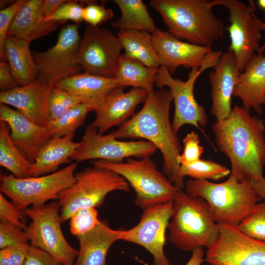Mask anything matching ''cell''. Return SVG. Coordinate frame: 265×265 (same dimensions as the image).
Segmentation results:
<instances>
[{"mask_svg":"<svg viewBox=\"0 0 265 265\" xmlns=\"http://www.w3.org/2000/svg\"><path fill=\"white\" fill-rule=\"evenodd\" d=\"M204 255L203 247L194 249L192 251L190 258L185 265H201L205 261Z\"/></svg>","mask_w":265,"mask_h":265,"instance_id":"7dc6e473","label":"cell"},{"mask_svg":"<svg viewBox=\"0 0 265 265\" xmlns=\"http://www.w3.org/2000/svg\"><path fill=\"white\" fill-rule=\"evenodd\" d=\"M84 101L83 98L53 85L48 102L49 122L57 120L72 107Z\"/></svg>","mask_w":265,"mask_h":265,"instance_id":"836d02e7","label":"cell"},{"mask_svg":"<svg viewBox=\"0 0 265 265\" xmlns=\"http://www.w3.org/2000/svg\"><path fill=\"white\" fill-rule=\"evenodd\" d=\"M172 101L170 89L148 93L142 108L112 132L117 139L142 138L154 144L163 157V173L175 186L183 189L186 184L178 161L182 147L169 119Z\"/></svg>","mask_w":265,"mask_h":265,"instance_id":"7a4b0ae2","label":"cell"},{"mask_svg":"<svg viewBox=\"0 0 265 265\" xmlns=\"http://www.w3.org/2000/svg\"><path fill=\"white\" fill-rule=\"evenodd\" d=\"M0 120L8 125L13 142L31 163L40 148L52 138L47 128L35 124L20 111L1 103Z\"/></svg>","mask_w":265,"mask_h":265,"instance_id":"44dd1931","label":"cell"},{"mask_svg":"<svg viewBox=\"0 0 265 265\" xmlns=\"http://www.w3.org/2000/svg\"><path fill=\"white\" fill-rule=\"evenodd\" d=\"M85 2L87 5L83 8L82 16L83 20L88 25L98 26L113 18L114 14L112 9H107L93 1H85Z\"/></svg>","mask_w":265,"mask_h":265,"instance_id":"60d3db41","label":"cell"},{"mask_svg":"<svg viewBox=\"0 0 265 265\" xmlns=\"http://www.w3.org/2000/svg\"><path fill=\"white\" fill-rule=\"evenodd\" d=\"M0 164L18 178L29 177L32 163L13 142L8 125L0 120Z\"/></svg>","mask_w":265,"mask_h":265,"instance_id":"4dcf8cb0","label":"cell"},{"mask_svg":"<svg viewBox=\"0 0 265 265\" xmlns=\"http://www.w3.org/2000/svg\"><path fill=\"white\" fill-rule=\"evenodd\" d=\"M208 66L191 69L186 81L174 79L167 69L161 66L158 70L155 85L159 89L166 86L171 91L175 106L174 115L171 124L173 132L177 134L181 128L186 124L193 125L205 134L200 126H205L208 117L204 107L196 101L193 93L195 82Z\"/></svg>","mask_w":265,"mask_h":265,"instance_id":"9a60e30c","label":"cell"},{"mask_svg":"<svg viewBox=\"0 0 265 265\" xmlns=\"http://www.w3.org/2000/svg\"><path fill=\"white\" fill-rule=\"evenodd\" d=\"M233 96L240 99L242 106L258 114L263 113L265 105V55L256 53L245 70L240 73Z\"/></svg>","mask_w":265,"mask_h":265,"instance_id":"603a6c76","label":"cell"},{"mask_svg":"<svg viewBox=\"0 0 265 265\" xmlns=\"http://www.w3.org/2000/svg\"><path fill=\"white\" fill-rule=\"evenodd\" d=\"M169 240L185 251L208 248L215 241L218 224L208 203L202 198L187 194L179 188L173 202Z\"/></svg>","mask_w":265,"mask_h":265,"instance_id":"5b68a950","label":"cell"},{"mask_svg":"<svg viewBox=\"0 0 265 265\" xmlns=\"http://www.w3.org/2000/svg\"><path fill=\"white\" fill-rule=\"evenodd\" d=\"M80 39L79 25L69 24L61 28L53 46L44 52L31 51L38 69L37 79L53 85L81 73L82 69L78 61Z\"/></svg>","mask_w":265,"mask_h":265,"instance_id":"30bf717a","label":"cell"},{"mask_svg":"<svg viewBox=\"0 0 265 265\" xmlns=\"http://www.w3.org/2000/svg\"><path fill=\"white\" fill-rule=\"evenodd\" d=\"M0 220L17 227L25 231L27 225V216L24 211L18 208L0 193Z\"/></svg>","mask_w":265,"mask_h":265,"instance_id":"8d00e7d4","label":"cell"},{"mask_svg":"<svg viewBox=\"0 0 265 265\" xmlns=\"http://www.w3.org/2000/svg\"><path fill=\"white\" fill-rule=\"evenodd\" d=\"M205 260L211 265H265V241L246 235L238 225L218 224Z\"/></svg>","mask_w":265,"mask_h":265,"instance_id":"7c38bea8","label":"cell"},{"mask_svg":"<svg viewBox=\"0 0 265 265\" xmlns=\"http://www.w3.org/2000/svg\"><path fill=\"white\" fill-rule=\"evenodd\" d=\"M53 85L86 101H102L112 90L121 86L113 78H107L85 72L61 80Z\"/></svg>","mask_w":265,"mask_h":265,"instance_id":"4316f807","label":"cell"},{"mask_svg":"<svg viewBox=\"0 0 265 265\" xmlns=\"http://www.w3.org/2000/svg\"><path fill=\"white\" fill-rule=\"evenodd\" d=\"M250 111L236 105L212 129L218 149L230 161V174L239 180L258 181L264 178L265 121Z\"/></svg>","mask_w":265,"mask_h":265,"instance_id":"6da1fadb","label":"cell"},{"mask_svg":"<svg viewBox=\"0 0 265 265\" xmlns=\"http://www.w3.org/2000/svg\"><path fill=\"white\" fill-rule=\"evenodd\" d=\"M29 45L26 40L8 34L5 42L6 60L19 86L27 85L37 78L38 69Z\"/></svg>","mask_w":265,"mask_h":265,"instance_id":"484cf974","label":"cell"},{"mask_svg":"<svg viewBox=\"0 0 265 265\" xmlns=\"http://www.w3.org/2000/svg\"><path fill=\"white\" fill-rule=\"evenodd\" d=\"M70 231L75 236L86 234L98 224V212L95 208H81L75 212L70 217Z\"/></svg>","mask_w":265,"mask_h":265,"instance_id":"d590c367","label":"cell"},{"mask_svg":"<svg viewBox=\"0 0 265 265\" xmlns=\"http://www.w3.org/2000/svg\"><path fill=\"white\" fill-rule=\"evenodd\" d=\"M84 7L83 5L78 3L77 1L66 0L48 20L58 23L71 20L79 25L84 21L82 16Z\"/></svg>","mask_w":265,"mask_h":265,"instance_id":"f35d334b","label":"cell"},{"mask_svg":"<svg viewBox=\"0 0 265 265\" xmlns=\"http://www.w3.org/2000/svg\"><path fill=\"white\" fill-rule=\"evenodd\" d=\"M240 72L233 53L229 49L223 53L209 74L211 86L212 107L210 113L221 121L232 110V97L238 82Z\"/></svg>","mask_w":265,"mask_h":265,"instance_id":"d6986e66","label":"cell"},{"mask_svg":"<svg viewBox=\"0 0 265 265\" xmlns=\"http://www.w3.org/2000/svg\"><path fill=\"white\" fill-rule=\"evenodd\" d=\"M249 5L237 0H213L214 5L229 10L230 25L225 27L229 34L230 45L240 72H243L260 48L262 38L253 0Z\"/></svg>","mask_w":265,"mask_h":265,"instance_id":"8fae6325","label":"cell"},{"mask_svg":"<svg viewBox=\"0 0 265 265\" xmlns=\"http://www.w3.org/2000/svg\"><path fill=\"white\" fill-rule=\"evenodd\" d=\"M173 202L159 204L144 210L139 223L125 230L122 240L138 244L149 251L154 265H170L165 255V231L171 219Z\"/></svg>","mask_w":265,"mask_h":265,"instance_id":"e0dca14e","label":"cell"},{"mask_svg":"<svg viewBox=\"0 0 265 265\" xmlns=\"http://www.w3.org/2000/svg\"><path fill=\"white\" fill-rule=\"evenodd\" d=\"M226 166L212 160L200 159L188 164L180 165V174L185 178L189 176L195 180H221L230 174Z\"/></svg>","mask_w":265,"mask_h":265,"instance_id":"d6a6232c","label":"cell"},{"mask_svg":"<svg viewBox=\"0 0 265 265\" xmlns=\"http://www.w3.org/2000/svg\"><path fill=\"white\" fill-rule=\"evenodd\" d=\"M93 166L113 171L122 176L135 193V204L142 210L173 201L179 189L160 172L150 157L138 159L132 158L114 162L93 160Z\"/></svg>","mask_w":265,"mask_h":265,"instance_id":"8992f818","label":"cell"},{"mask_svg":"<svg viewBox=\"0 0 265 265\" xmlns=\"http://www.w3.org/2000/svg\"><path fill=\"white\" fill-rule=\"evenodd\" d=\"M153 43L161 66L173 75L181 66L186 69L208 66L213 68L220 58L221 51L182 40L168 31L157 28L152 33Z\"/></svg>","mask_w":265,"mask_h":265,"instance_id":"2e32d148","label":"cell"},{"mask_svg":"<svg viewBox=\"0 0 265 265\" xmlns=\"http://www.w3.org/2000/svg\"><path fill=\"white\" fill-rule=\"evenodd\" d=\"M121 16L111 23L119 30L146 31L152 33L157 28L146 4L141 0H114Z\"/></svg>","mask_w":265,"mask_h":265,"instance_id":"f546056e","label":"cell"},{"mask_svg":"<svg viewBox=\"0 0 265 265\" xmlns=\"http://www.w3.org/2000/svg\"><path fill=\"white\" fill-rule=\"evenodd\" d=\"M25 231L10 224L0 222V248L27 243Z\"/></svg>","mask_w":265,"mask_h":265,"instance_id":"b9f144b4","label":"cell"},{"mask_svg":"<svg viewBox=\"0 0 265 265\" xmlns=\"http://www.w3.org/2000/svg\"><path fill=\"white\" fill-rule=\"evenodd\" d=\"M257 22H258V25H259V26L261 31L265 30V22H263L261 21L258 18L257 19ZM265 51V44L262 47H260V48L257 51L256 53H264Z\"/></svg>","mask_w":265,"mask_h":265,"instance_id":"681fc988","label":"cell"},{"mask_svg":"<svg viewBox=\"0 0 265 265\" xmlns=\"http://www.w3.org/2000/svg\"><path fill=\"white\" fill-rule=\"evenodd\" d=\"M102 101L81 102L72 107L57 120L49 122L47 128L51 137L74 134L76 130L83 125L88 113L94 111Z\"/></svg>","mask_w":265,"mask_h":265,"instance_id":"1f68e13d","label":"cell"},{"mask_svg":"<svg viewBox=\"0 0 265 265\" xmlns=\"http://www.w3.org/2000/svg\"><path fill=\"white\" fill-rule=\"evenodd\" d=\"M74 134L53 137L39 150L32 163L29 177H39L57 171L59 166L71 161L79 142L73 141Z\"/></svg>","mask_w":265,"mask_h":265,"instance_id":"d4e9b609","label":"cell"},{"mask_svg":"<svg viewBox=\"0 0 265 265\" xmlns=\"http://www.w3.org/2000/svg\"><path fill=\"white\" fill-rule=\"evenodd\" d=\"M157 150L154 144L146 140L120 141L115 138L113 132L101 135L96 128L89 125L71 159L76 162L105 159L119 162L125 158L150 157Z\"/></svg>","mask_w":265,"mask_h":265,"instance_id":"5bb4252c","label":"cell"},{"mask_svg":"<svg viewBox=\"0 0 265 265\" xmlns=\"http://www.w3.org/2000/svg\"><path fill=\"white\" fill-rule=\"evenodd\" d=\"M75 183L59 194L57 202L61 223L80 209L99 208L113 191L130 190L129 184L122 176L105 168L88 167L75 173Z\"/></svg>","mask_w":265,"mask_h":265,"instance_id":"52a82bcc","label":"cell"},{"mask_svg":"<svg viewBox=\"0 0 265 265\" xmlns=\"http://www.w3.org/2000/svg\"><path fill=\"white\" fill-rule=\"evenodd\" d=\"M125 232V229H112L106 219H99L92 230L76 237L80 249L74 265H107L109 249L114 242L122 239Z\"/></svg>","mask_w":265,"mask_h":265,"instance_id":"7402d4cb","label":"cell"},{"mask_svg":"<svg viewBox=\"0 0 265 265\" xmlns=\"http://www.w3.org/2000/svg\"><path fill=\"white\" fill-rule=\"evenodd\" d=\"M65 1L64 0H43L42 10L45 18L48 19L52 17Z\"/></svg>","mask_w":265,"mask_h":265,"instance_id":"bcb514c9","label":"cell"},{"mask_svg":"<svg viewBox=\"0 0 265 265\" xmlns=\"http://www.w3.org/2000/svg\"><path fill=\"white\" fill-rule=\"evenodd\" d=\"M30 245L21 243L0 250V265H24Z\"/></svg>","mask_w":265,"mask_h":265,"instance_id":"7bdbcfd3","label":"cell"},{"mask_svg":"<svg viewBox=\"0 0 265 265\" xmlns=\"http://www.w3.org/2000/svg\"><path fill=\"white\" fill-rule=\"evenodd\" d=\"M77 167V162H74L50 174L25 178L2 174L0 192L22 210L29 206L45 204L49 200H58L60 192L75 183Z\"/></svg>","mask_w":265,"mask_h":265,"instance_id":"ba28073f","label":"cell"},{"mask_svg":"<svg viewBox=\"0 0 265 265\" xmlns=\"http://www.w3.org/2000/svg\"><path fill=\"white\" fill-rule=\"evenodd\" d=\"M149 4L161 16L167 31L181 40L212 47L223 36L225 27L213 11V0H151Z\"/></svg>","mask_w":265,"mask_h":265,"instance_id":"3957f363","label":"cell"},{"mask_svg":"<svg viewBox=\"0 0 265 265\" xmlns=\"http://www.w3.org/2000/svg\"><path fill=\"white\" fill-rule=\"evenodd\" d=\"M189 195L203 198L218 224L238 225L263 199L255 191L251 180H239L230 175L221 183L206 180H188L185 184Z\"/></svg>","mask_w":265,"mask_h":265,"instance_id":"277c9868","label":"cell"},{"mask_svg":"<svg viewBox=\"0 0 265 265\" xmlns=\"http://www.w3.org/2000/svg\"><path fill=\"white\" fill-rule=\"evenodd\" d=\"M183 141L184 151L178 158L180 165L190 163L200 159L204 149L200 144L198 134L195 132H191L186 134Z\"/></svg>","mask_w":265,"mask_h":265,"instance_id":"ab89813d","label":"cell"},{"mask_svg":"<svg viewBox=\"0 0 265 265\" xmlns=\"http://www.w3.org/2000/svg\"><path fill=\"white\" fill-rule=\"evenodd\" d=\"M122 47L111 30L87 25L81 38L78 61L84 72L114 78Z\"/></svg>","mask_w":265,"mask_h":265,"instance_id":"4fadbf2b","label":"cell"},{"mask_svg":"<svg viewBox=\"0 0 265 265\" xmlns=\"http://www.w3.org/2000/svg\"><path fill=\"white\" fill-rule=\"evenodd\" d=\"M158 69L147 67L139 61L122 54L114 79L123 86H131L146 90H154Z\"/></svg>","mask_w":265,"mask_h":265,"instance_id":"f1b7e54d","label":"cell"},{"mask_svg":"<svg viewBox=\"0 0 265 265\" xmlns=\"http://www.w3.org/2000/svg\"><path fill=\"white\" fill-rule=\"evenodd\" d=\"M117 36L126 56L136 59L151 68L158 69L161 66L151 33L121 29L117 32Z\"/></svg>","mask_w":265,"mask_h":265,"instance_id":"83f0119b","label":"cell"},{"mask_svg":"<svg viewBox=\"0 0 265 265\" xmlns=\"http://www.w3.org/2000/svg\"><path fill=\"white\" fill-rule=\"evenodd\" d=\"M254 189L257 194L265 201V178L258 181H252Z\"/></svg>","mask_w":265,"mask_h":265,"instance_id":"c3c4849f","label":"cell"},{"mask_svg":"<svg viewBox=\"0 0 265 265\" xmlns=\"http://www.w3.org/2000/svg\"><path fill=\"white\" fill-rule=\"evenodd\" d=\"M53 86L37 79L27 85L0 92V102L16 108L35 124L47 128L48 102Z\"/></svg>","mask_w":265,"mask_h":265,"instance_id":"ffe728a7","label":"cell"},{"mask_svg":"<svg viewBox=\"0 0 265 265\" xmlns=\"http://www.w3.org/2000/svg\"><path fill=\"white\" fill-rule=\"evenodd\" d=\"M24 265H63L44 250L30 245Z\"/></svg>","mask_w":265,"mask_h":265,"instance_id":"ee69618b","label":"cell"},{"mask_svg":"<svg viewBox=\"0 0 265 265\" xmlns=\"http://www.w3.org/2000/svg\"><path fill=\"white\" fill-rule=\"evenodd\" d=\"M24 211L31 220L25 230L30 245L46 251L63 265H74L79 250L64 236L58 202L32 205Z\"/></svg>","mask_w":265,"mask_h":265,"instance_id":"9c48e42d","label":"cell"},{"mask_svg":"<svg viewBox=\"0 0 265 265\" xmlns=\"http://www.w3.org/2000/svg\"><path fill=\"white\" fill-rule=\"evenodd\" d=\"M42 2L26 0L15 16L8 34L30 43L55 31L59 23L45 18Z\"/></svg>","mask_w":265,"mask_h":265,"instance_id":"cb8c5ba5","label":"cell"},{"mask_svg":"<svg viewBox=\"0 0 265 265\" xmlns=\"http://www.w3.org/2000/svg\"><path fill=\"white\" fill-rule=\"evenodd\" d=\"M19 85L14 78L7 61L0 62V92H7Z\"/></svg>","mask_w":265,"mask_h":265,"instance_id":"f6af8a7d","label":"cell"},{"mask_svg":"<svg viewBox=\"0 0 265 265\" xmlns=\"http://www.w3.org/2000/svg\"><path fill=\"white\" fill-rule=\"evenodd\" d=\"M123 86H119L106 96L96 107V117L90 124L103 135L110 128L120 126L130 119L135 113L136 106L144 103L148 92L142 88H132L124 91Z\"/></svg>","mask_w":265,"mask_h":265,"instance_id":"ac0fdd59","label":"cell"},{"mask_svg":"<svg viewBox=\"0 0 265 265\" xmlns=\"http://www.w3.org/2000/svg\"><path fill=\"white\" fill-rule=\"evenodd\" d=\"M257 3L261 9L265 10V0H258Z\"/></svg>","mask_w":265,"mask_h":265,"instance_id":"f907efd6","label":"cell"},{"mask_svg":"<svg viewBox=\"0 0 265 265\" xmlns=\"http://www.w3.org/2000/svg\"><path fill=\"white\" fill-rule=\"evenodd\" d=\"M238 227L246 235L265 241V201L258 203Z\"/></svg>","mask_w":265,"mask_h":265,"instance_id":"e575fe53","label":"cell"},{"mask_svg":"<svg viewBox=\"0 0 265 265\" xmlns=\"http://www.w3.org/2000/svg\"><path fill=\"white\" fill-rule=\"evenodd\" d=\"M26 1L18 0L0 10V61H7L4 52V44L8 30L17 12Z\"/></svg>","mask_w":265,"mask_h":265,"instance_id":"74e56055","label":"cell"}]
</instances>
